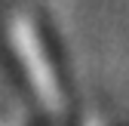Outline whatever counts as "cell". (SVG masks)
<instances>
[{
  "label": "cell",
  "instance_id": "1",
  "mask_svg": "<svg viewBox=\"0 0 129 126\" xmlns=\"http://www.w3.org/2000/svg\"><path fill=\"white\" fill-rule=\"evenodd\" d=\"M9 46L15 55L22 58V65L28 68L31 77V99L25 105L28 123L25 126H114L102 117H80L77 105L68 96V80L61 77V71L52 65L49 52H46V37L31 31H12Z\"/></svg>",
  "mask_w": 129,
  "mask_h": 126
}]
</instances>
